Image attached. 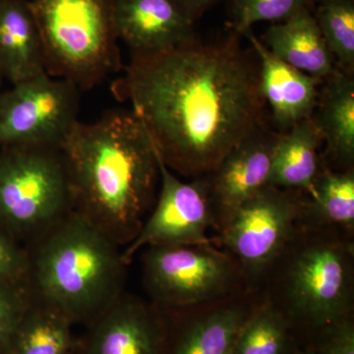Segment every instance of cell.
<instances>
[{
  "label": "cell",
  "mask_w": 354,
  "mask_h": 354,
  "mask_svg": "<svg viewBox=\"0 0 354 354\" xmlns=\"http://www.w3.org/2000/svg\"><path fill=\"white\" fill-rule=\"evenodd\" d=\"M115 93L132 104L160 160L184 176L212 172L265 127L260 67L235 35L131 55Z\"/></svg>",
  "instance_id": "obj_1"
},
{
  "label": "cell",
  "mask_w": 354,
  "mask_h": 354,
  "mask_svg": "<svg viewBox=\"0 0 354 354\" xmlns=\"http://www.w3.org/2000/svg\"><path fill=\"white\" fill-rule=\"evenodd\" d=\"M72 211L127 246L138 235L153 204L157 153L133 111H111L93 123L77 121L60 147Z\"/></svg>",
  "instance_id": "obj_2"
},
{
  "label": "cell",
  "mask_w": 354,
  "mask_h": 354,
  "mask_svg": "<svg viewBox=\"0 0 354 354\" xmlns=\"http://www.w3.org/2000/svg\"><path fill=\"white\" fill-rule=\"evenodd\" d=\"M29 290L72 323L90 322L124 292L122 250L71 211L27 247Z\"/></svg>",
  "instance_id": "obj_3"
},
{
  "label": "cell",
  "mask_w": 354,
  "mask_h": 354,
  "mask_svg": "<svg viewBox=\"0 0 354 354\" xmlns=\"http://www.w3.org/2000/svg\"><path fill=\"white\" fill-rule=\"evenodd\" d=\"M46 73L88 90L120 68L113 0H32Z\"/></svg>",
  "instance_id": "obj_4"
},
{
  "label": "cell",
  "mask_w": 354,
  "mask_h": 354,
  "mask_svg": "<svg viewBox=\"0 0 354 354\" xmlns=\"http://www.w3.org/2000/svg\"><path fill=\"white\" fill-rule=\"evenodd\" d=\"M72 211L60 148H0V225L28 245Z\"/></svg>",
  "instance_id": "obj_5"
},
{
  "label": "cell",
  "mask_w": 354,
  "mask_h": 354,
  "mask_svg": "<svg viewBox=\"0 0 354 354\" xmlns=\"http://www.w3.org/2000/svg\"><path fill=\"white\" fill-rule=\"evenodd\" d=\"M80 88L44 73L0 94V148H60L76 124Z\"/></svg>",
  "instance_id": "obj_6"
},
{
  "label": "cell",
  "mask_w": 354,
  "mask_h": 354,
  "mask_svg": "<svg viewBox=\"0 0 354 354\" xmlns=\"http://www.w3.org/2000/svg\"><path fill=\"white\" fill-rule=\"evenodd\" d=\"M144 279L158 304L185 306L225 290L232 268L227 258L207 244L147 247Z\"/></svg>",
  "instance_id": "obj_7"
},
{
  "label": "cell",
  "mask_w": 354,
  "mask_h": 354,
  "mask_svg": "<svg viewBox=\"0 0 354 354\" xmlns=\"http://www.w3.org/2000/svg\"><path fill=\"white\" fill-rule=\"evenodd\" d=\"M157 153V151H156ZM162 190L153 213L138 235L122 250L128 265L143 247L207 244V230L214 220L209 184L205 181L184 183L158 155Z\"/></svg>",
  "instance_id": "obj_8"
},
{
  "label": "cell",
  "mask_w": 354,
  "mask_h": 354,
  "mask_svg": "<svg viewBox=\"0 0 354 354\" xmlns=\"http://www.w3.org/2000/svg\"><path fill=\"white\" fill-rule=\"evenodd\" d=\"M351 295L348 259L335 245L309 247L290 272V297L295 309L319 326L344 318Z\"/></svg>",
  "instance_id": "obj_9"
},
{
  "label": "cell",
  "mask_w": 354,
  "mask_h": 354,
  "mask_svg": "<svg viewBox=\"0 0 354 354\" xmlns=\"http://www.w3.org/2000/svg\"><path fill=\"white\" fill-rule=\"evenodd\" d=\"M297 212L295 198L266 186L223 225V241L246 265L267 264L285 244Z\"/></svg>",
  "instance_id": "obj_10"
},
{
  "label": "cell",
  "mask_w": 354,
  "mask_h": 354,
  "mask_svg": "<svg viewBox=\"0 0 354 354\" xmlns=\"http://www.w3.org/2000/svg\"><path fill=\"white\" fill-rule=\"evenodd\" d=\"M279 136L261 127L235 146L212 171L209 196L223 227L242 204L269 185L272 156Z\"/></svg>",
  "instance_id": "obj_11"
},
{
  "label": "cell",
  "mask_w": 354,
  "mask_h": 354,
  "mask_svg": "<svg viewBox=\"0 0 354 354\" xmlns=\"http://www.w3.org/2000/svg\"><path fill=\"white\" fill-rule=\"evenodd\" d=\"M118 38L131 55L158 53L195 39L194 16L181 0H113Z\"/></svg>",
  "instance_id": "obj_12"
},
{
  "label": "cell",
  "mask_w": 354,
  "mask_h": 354,
  "mask_svg": "<svg viewBox=\"0 0 354 354\" xmlns=\"http://www.w3.org/2000/svg\"><path fill=\"white\" fill-rule=\"evenodd\" d=\"M85 354H158L160 330L150 310L123 292L90 321Z\"/></svg>",
  "instance_id": "obj_13"
},
{
  "label": "cell",
  "mask_w": 354,
  "mask_h": 354,
  "mask_svg": "<svg viewBox=\"0 0 354 354\" xmlns=\"http://www.w3.org/2000/svg\"><path fill=\"white\" fill-rule=\"evenodd\" d=\"M243 35L259 57L261 93L265 102H269L279 129L288 131L300 121L311 118L318 102V85L322 80L279 59L250 30Z\"/></svg>",
  "instance_id": "obj_14"
},
{
  "label": "cell",
  "mask_w": 354,
  "mask_h": 354,
  "mask_svg": "<svg viewBox=\"0 0 354 354\" xmlns=\"http://www.w3.org/2000/svg\"><path fill=\"white\" fill-rule=\"evenodd\" d=\"M0 73L12 85L46 73L31 2L0 0Z\"/></svg>",
  "instance_id": "obj_15"
},
{
  "label": "cell",
  "mask_w": 354,
  "mask_h": 354,
  "mask_svg": "<svg viewBox=\"0 0 354 354\" xmlns=\"http://www.w3.org/2000/svg\"><path fill=\"white\" fill-rule=\"evenodd\" d=\"M265 41L277 57L313 78L322 80L337 69L315 18L307 8L271 26Z\"/></svg>",
  "instance_id": "obj_16"
},
{
  "label": "cell",
  "mask_w": 354,
  "mask_h": 354,
  "mask_svg": "<svg viewBox=\"0 0 354 354\" xmlns=\"http://www.w3.org/2000/svg\"><path fill=\"white\" fill-rule=\"evenodd\" d=\"M326 79L312 118L333 158L341 165H351L354 160L353 74L335 69Z\"/></svg>",
  "instance_id": "obj_17"
},
{
  "label": "cell",
  "mask_w": 354,
  "mask_h": 354,
  "mask_svg": "<svg viewBox=\"0 0 354 354\" xmlns=\"http://www.w3.org/2000/svg\"><path fill=\"white\" fill-rule=\"evenodd\" d=\"M322 141L312 116L281 133L272 156L269 185L310 192L318 176V148Z\"/></svg>",
  "instance_id": "obj_18"
},
{
  "label": "cell",
  "mask_w": 354,
  "mask_h": 354,
  "mask_svg": "<svg viewBox=\"0 0 354 354\" xmlns=\"http://www.w3.org/2000/svg\"><path fill=\"white\" fill-rule=\"evenodd\" d=\"M71 321L30 292L29 301L8 348L9 354H69Z\"/></svg>",
  "instance_id": "obj_19"
},
{
  "label": "cell",
  "mask_w": 354,
  "mask_h": 354,
  "mask_svg": "<svg viewBox=\"0 0 354 354\" xmlns=\"http://www.w3.org/2000/svg\"><path fill=\"white\" fill-rule=\"evenodd\" d=\"M243 325L241 309L216 310L191 326L179 342L176 354H234Z\"/></svg>",
  "instance_id": "obj_20"
},
{
  "label": "cell",
  "mask_w": 354,
  "mask_h": 354,
  "mask_svg": "<svg viewBox=\"0 0 354 354\" xmlns=\"http://www.w3.org/2000/svg\"><path fill=\"white\" fill-rule=\"evenodd\" d=\"M313 16L335 60L342 70L353 74V0H320Z\"/></svg>",
  "instance_id": "obj_21"
},
{
  "label": "cell",
  "mask_w": 354,
  "mask_h": 354,
  "mask_svg": "<svg viewBox=\"0 0 354 354\" xmlns=\"http://www.w3.org/2000/svg\"><path fill=\"white\" fill-rule=\"evenodd\" d=\"M314 212L321 220L335 225L353 227L354 174L325 171L317 176L310 190Z\"/></svg>",
  "instance_id": "obj_22"
},
{
  "label": "cell",
  "mask_w": 354,
  "mask_h": 354,
  "mask_svg": "<svg viewBox=\"0 0 354 354\" xmlns=\"http://www.w3.org/2000/svg\"><path fill=\"white\" fill-rule=\"evenodd\" d=\"M285 342L281 317L274 310H263L241 328L234 354H281Z\"/></svg>",
  "instance_id": "obj_23"
},
{
  "label": "cell",
  "mask_w": 354,
  "mask_h": 354,
  "mask_svg": "<svg viewBox=\"0 0 354 354\" xmlns=\"http://www.w3.org/2000/svg\"><path fill=\"white\" fill-rule=\"evenodd\" d=\"M309 0H234L235 31L239 34L250 30L262 21L283 22L306 8Z\"/></svg>",
  "instance_id": "obj_24"
},
{
  "label": "cell",
  "mask_w": 354,
  "mask_h": 354,
  "mask_svg": "<svg viewBox=\"0 0 354 354\" xmlns=\"http://www.w3.org/2000/svg\"><path fill=\"white\" fill-rule=\"evenodd\" d=\"M29 269L27 248L0 225V285L29 288Z\"/></svg>",
  "instance_id": "obj_25"
},
{
  "label": "cell",
  "mask_w": 354,
  "mask_h": 354,
  "mask_svg": "<svg viewBox=\"0 0 354 354\" xmlns=\"http://www.w3.org/2000/svg\"><path fill=\"white\" fill-rule=\"evenodd\" d=\"M29 298V288L0 285V351H8Z\"/></svg>",
  "instance_id": "obj_26"
},
{
  "label": "cell",
  "mask_w": 354,
  "mask_h": 354,
  "mask_svg": "<svg viewBox=\"0 0 354 354\" xmlns=\"http://www.w3.org/2000/svg\"><path fill=\"white\" fill-rule=\"evenodd\" d=\"M330 326L329 337L324 344V354H354L353 324L342 318Z\"/></svg>",
  "instance_id": "obj_27"
},
{
  "label": "cell",
  "mask_w": 354,
  "mask_h": 354,
  "mask_svg": "<svg viewBox=\"0 0 354 354\" xmlns=\"http://www.w3.org/2000/svg\"><path fill=\"white\" fill-rule=\"evenodd\" d=\"M181 1L186 6V8L190 11L191 14L196 18L203 11L213 6L216 0H181Z\"/></svg>",
  "instance_id": "obj_28"
},
{
  "label": "cell",
  "mask_w": 354,
  "mask_h": 354,
  "mask_svg": "<svg viewBox=\"0 0 354 354\" xmlns=\"http://www.w3.org/2000/svg\"><path fill=\"white\" fill-rule=\"evenodd\" d=\"M2 79H3V76H2L1 73H0V83H1Z\"/></svg>",
  "instance_id": "obj_29"
},
{
  "label": "cell",
  "mask_w": 354,
  "mask_h": 354,
  "mask_svg": "<svg viewBox=\"0 0 354 354\" xmlns=\"http://www.w3.org/2000/svg\"><path fill=\"white\" fill-rule=\"evenodd\" d=\"M69 354H71V353H69Z\"/></svg>",
  "instance_id": "obj_30"
}]
</instances>
